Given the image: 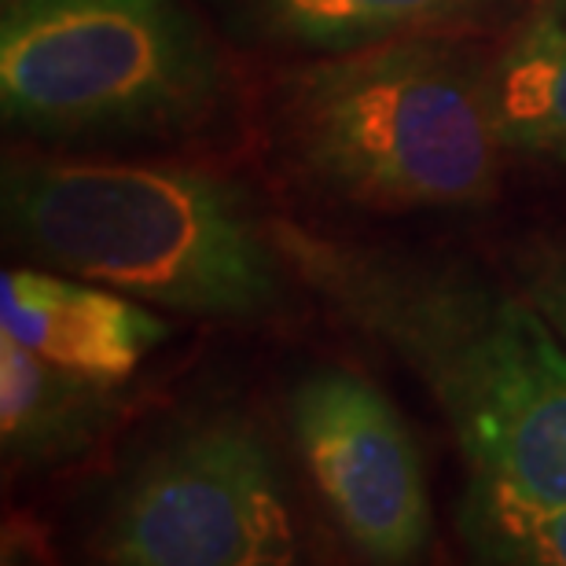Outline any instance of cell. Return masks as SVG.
Listing matches in <instances>:
<instances>
[{"label":"cell","mask_w":566,"mask_h":566,"mask_svg":"<svg viewBox=\"0 0 566 566\" xmlns=\"http://www.w3.org/2000/svg\"><path fill=\"white\" fill-rule=\"evenodd\" d=\"M305 287L387 346L430 390L471 485L515 504H566V343L526 291L438 254L332 240L276 221Z\"/></svg>","instance_id":"1"},{"label":"cell","mask_w":566,"mask_h":566,"mask_svg":"<svg viewBox=\"0 0 566 566\" xmlns=\"http://www.w3.org/2000/svg\"><path fill=\"white\" fill-rule=\"evenodd\" d=\"M273 147L321 196L360 210H482L504 158L490 49L468 33H416L321 55L280 74Z\"/></svg>","instance_id":"2"},{"label":"cell","mask_w":566,"mask_h":566,"mask_svg":"<svg viewBox=\"0 0 566 566\" xmlns=\"http://www.w3.org/2000/svg\"><path fill=\"white\" fill-rule=\"evenodd\" d=\"M4 229L44 269L210 321L269 313L287 269L240 191L169 163L15 151Z\"/></svg>","instance_id":"3"},{"label":"cell","mask_w":566,"mask_h":566,"mask_svg":"<svg viewBox=\"0 0 566 566\" xmlns=\"http://www.w3.org/2000/svg\"><path fill=\"white\" fill-rule=\"evenodd\" d=\"M229 71L180 0H8L0 107L27 137L177 140L221 115Z\"/></svg>","instance_id":"4"},{"label":"cell","mask_w":566,"mask_h":566,"mask_svg":"<svg viewBox=\"0 0 566 566\" xmlns=\"http://www.w3.org/2000/svg\"><path fill=\"white\" fill-rule=\"evenodd\" d=\"M93 548L118 566L294 563V518L262 430L235 412L177 427L118 485Z\"/></svg>","instance_id":"5"},{"label":"cell","mask_w":566,"mask_h":566,"mask_svg":"<svg viewBox=\"0 0 566 566\" xmlns=\"http://www.w3.org/2000/svg\"><path fill=\"white\" fill-rule=\"evenodd\" d=\"M294 441L338 530L371 563H412L434 512L416 441L376 382L349 368L310 371L291 398Z\"/></svg>","instance_id":"6"},{"label":"cell","mask_w":566,"mask_h":566,"mask_svg":"<svg viewBox=\"0 0 566 566\" xmlns=\"http://www.w3.org/2000/svg\"><path fill=\"white\" fill-rule=\"evenodd\" d=\"M0 335L52 365L122 382L169 338V324L104 283L15 265L0 276Z\"/></svg>","instance_id":"7"},{"label":"cell","mask_w":566,"mask_h":566,"mask_svg":"<svg viewBox=\"0 0 566 566\" xmlns=\"http://www.w3.org/2000/svg\"><path fill=\"white\" fill-rule=\"evenodd\" d=\"M115 382L52 365L0 335V446L15 463L49 468L85 452L118 416Z\"/></svg>","instance_id":"8"},{"label":"cell","mask_w":566,"mask_h":566,"mask_svg":"<svg viewBox=\"0 0 566 566\" xmlns=\"http://www.w3.org/2000/svg\"><path fill=\"white\" fill-rule=\"evenodd\" d=\"M490 93L507 151L566 163V0H534L490 44Z\"/></svg>","instance_id":"9"},{"label":"cell","mask_w":566,"mask_h":566,"mask_svg":"<svg viewBox=\"0 0 566 566\" xmlns=\"http://www.w3.org/2000/svg\"><path fill=\"white\" fill-rule=\"evenodd\" d=\"M265 41L335 55L416 33H471L512 0H243Z\"/></svg>","instance_id":"10"},{"label":"cell","mask_w":566,"mask_h":566,"mask_svg":"<svg viewBox=\"0 0 566 566\" xmlns=\"http://www.w3.org/2000/svg\"><path fill=\"white\" fill-rule=\"evenodd\" d=\"M460 534L485 563L566 566V504H515L471 485L460 507Z\"/></svg>","instance_id":"11"},{"label":"cell","mask_w":566,"mask_h":566,"mask_svg":"<svg viewBox=\"0 0 566 566\" xmlns=\"http://www.w3.org/2000/svg\"><path fill=\"white\" fill-rule=\"evenodd\" d=\"M518 283L566 343V240L537 243L526 258H518Z\"/></svg>","instance_id":"12"},{"label":"cell","mask_w":566,"mask_h":566,"mask_svg":"<svg viewBox=\"0 0 566 566\" xmlns=\"http://www.w3.org/2000/svg\"><path fill=\"white\" fill-rule=\"evenodd\" d=\"M4 4H8V0H4Z\"/></svg>","instance_id":"13"}]
</instances>
